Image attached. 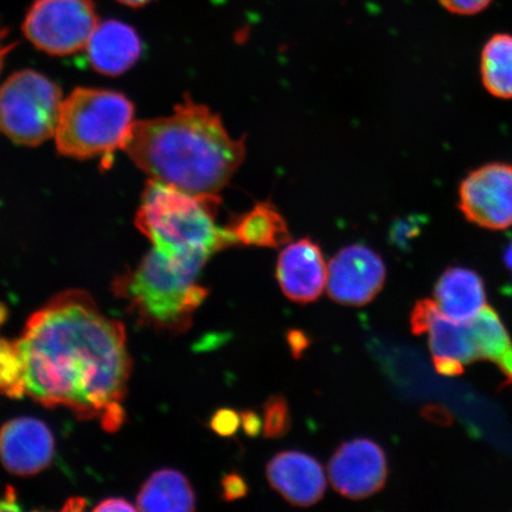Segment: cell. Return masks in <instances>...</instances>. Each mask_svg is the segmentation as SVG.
<instances>
[{
  "label": "cell",
  "mask_w": 512,
  "mask_h": 512,
  "mask_svg": "<svg viewBox=\"0 0 512 512\" xmlns=\"http://www.w3.org/2000/svg\"><path fill=\"white\" fill-rule=\"evenodd\" d=\"M241 426L248 437H258L262 428V422L258 413L254 411H243L240 414Z\"/></svg>",
  "instance_id": "4316f807"
},
{
  "label": "cell",
  "mask_w": 512,
  "mask_h": 512,
  "mask_svg": "<svg viewBox=\"0 0 512 512\" xmlns=\"http://www.w3.org/2000/svg\"><path fill=\"white\" fill-rule=\"evenodd\" d=\"M386 265L379 254L363 245L341 249L328 267L329 296L349 306L369 304L386 283Z\"/></svg>",
  "instance_id": "30bf717a"
},
{
  "label": "cell",
  "mask_w": 512,
  "mask_h": 512,
  "mask_svg": "<svg viewBox=\"0 0 512 512\" xmlns=\"http://www.w3.org/2000/svg\"><path fill=\"white\" fill-rule=\"evenodd\" d=\"M137 508L140 511H195V491L182 472L160 470L153 473L140 489Z\"/></svg>",
  "instance_id": "e0dca14e"
},
{
  "label": "cell",
  "mask_w": 512,
  "mask_h": 512,
  "mask_svg": "<svg viewBox=\"0 0 512 512\" xmlns=\"http://www.w3.org/2000/svg\"><path fill=\"white\" fill-rule=\"evenodd\" d=\"M458 208L466 221L498 232L512 227V164L491 162L465 176Z\"/></svg>",
  "instance_id": "ba28073f"
},
{
  "label": "cell",
  "mask_w": 512,
  "mask_h": 512,
  "mask_svg": "<svg viewBox=\"0 0 512 512\" xmlns=\"http://www.w3.org/2000/svg\"><path fill=\"white\" fill-rule=\"evenodd\" d=\"M479 73L486 92L497 99L512 100V35L496 34L486 41Z\"/></svg>",
  "instance_id": "ffe728a7"
},
{
  "label": "cell",
  "mask_w": 512,
  "mask_h": 512,
  "mask_svg": "<svg viewBox=\"0 0 512 512\" xmlns=\"http://www.w3.org/2000/svg\"><path fill=\"white\" fill-rule=\"evenodd\" d=\"M86 48L88 61L96 72L119 76L137 63L143 44L130 25L111 19L99 23Z\"/></svg>",
  "instance_id": "9a60e30c"
},
{
  "label": "cell",
  "mask_w": 512,
  "mask_h": 512,
  "mask_svg": "<svg viewBox=\"0 0 512 512\" xmlns=\"http://www.w3.org/2000/svg\"><path fill=\"white\" fill-rule=\"evenodd\" d=\"M286 341L292 352V356L296 360L303 357L304 352L310 347L312 339L305 334L304 331L298 329H290L286 332Z\"/></svg>",
  "instance_id": "484cf974"
},
{
  "label": "cell",
  "mask_w": 512,
  "mask_h": 512,
  "mask_svg": "<svg viewBox=\"0 0 512 512\" xmlns=\"http://www.w3.org/2000/svg\"><path fill=\"white\" fill-rule=\"evenodd\" d=\"M222 498L226 502L238 501L248 494V485L239 473L232 472L221 480Z\"/></svg>",
  "instance_id": "d4e9b609"
},
{
  "label": "cell",
  "mask_w": 512,
  "mask_h": 512,
  "mask_svg": "<svg viewBox=\"0 0 512 512\" xmlns=\"http://www.w3.org/2000/svg\"><path fill=\"white\" fill-rule=\"evenodd\" d=\"M411 329L414 335L428 334L434 367L441 375L458 376L479 358L469 324L448 318L431 299L415 304Z\"/></svg>",
  "instance_id": "9c48e42d"
},
{
  "label": "cell",
  "mask_w": 512,
  "mask_h": 512,
  "mask_svg": "<svg viewBox=\"0 0 512 512\" xmlns=\"http://www.w3.org/2000/svg\"><path fill=\"white\" fill-rule=\"evenodd\" d=\"M434 296L439 310L458 323H471L486 307L483 279L465 267L447 268L435 285Z\"/></svg>",
  "instance_id": "2e32d148"
},
{
  "label": "cell",
  "mask_w": 512,
  "mask_h": 512,
  "mask_svg": "<svg viewBox=\"0 0 512 512\" xmlns=\"http://www.w3.org/2000/svg\"><path fill=\"white\" fill-rule=\"evenodd\" d=\"M18 345L30 398L99 419L108 432L124 424L121 403L132 370L125 328L87 292L57 294L29 318Z\"/></svg>",
  "instance_id": "6da1fadb"
},
{
  "label": "cell",
  "mask_w": 512,
  "mask_h": 512,
  "mask_svg": "<svg viewBox=\"0 0 512 512\" xmlns=\"http://www.w3.org/2000/svg\"><path fill=\"white\" fill-rule=\"evenodd\" d=\"M62 104L56 83L22 70L0 87V131L18 145H40L55 136Z\"/></svg>",
  "instance_id": "8992f818"
},
{
  "label": "cell",
  "mask_w": 512,
  "mask_h": 512,
  "mask_svg": "<svg viewBox=\"0 0 512 512\" xmlns=\"http://www.w3.org/2000/svg\"><path fill=\"white\" fill-rule=\"evenodd\" d=\"M16 492L12 488L6 489L4 497L0 498V511L18 510Z\"/></svg>",
  "instance_id": "f546056e"
},
{
  "label": "cell",
  "mask_w": 512,
  "mask_h": 512,
  "mask_svg": "<svg viewBox=\"0 0 512 512\" xmlns=\"http://www.w3.org/2000/svg\"><path fill=\"white\" fill-rule=\"evenodd\" d=\"M240 425V415L229 408L219 409L210 420L211 430L221 437H233Z\"/></svg>",
  "instance_id": "603a6c76"
},
{
  "label": "cell",
  "mask_w": 512,
  "mask_h": 512,
  "mask_svg": "<svg viewBox=\"0 0 512 512\" xmlns=\"http://www.w3.org/2000/svg\"><path fill=\"white\" fill-rule=\"evenodd\" d=\"M241 245L278 248L291 241L290 230L279 211L270 203H260L227 227Z\"/></svg>",
  "instance_id": "ac0fdd59"
},
{
  "label": "cell",
  "mask_w": 512,
  "mask_h": 512,
  "mask_svg": "<svg viewBox=\"0 0 512 512\" xmlns=\"http://www.w3.org/2000/svg\"><path fill=\"white\" fill-rule=\"evenodd\" d=\"M217 209L219 196H194L150 179L136 226L165 255L209 260L214 253L238 245L228 228L217 226Z\"/></svg>",
  "instance_id": "3957f363"
},
{
  "label": "cell",
  "mask_w": 512,
  "mask_h": 512,
  "mask_svg": "<svg viewBox=\"0 0 512 512\" xmlns=\"http://www.w3.org/2000/svg\"><path fill=\"white\" fill-rule=\"evenodd\" d=\"M124 150L153 181L201 197L219 196L246 155L220 115L189 96L170 117L136 121Z\"/></svg>",
  "instance_id": "7a4b0ae2"
},
{
  "label": "cell",
  "mask_w": 512,
  "mask_h": 512,
  "mask_svg": "<svg viewBox=\"0 0 512 512\" xmlns=\"http://www.w3.org/2000/svg\"><path fill=\"white\" fill-rule=\"evenodd\" d=\"M277 279L285 296L298 304L315 302L328 281V266L322 249L311 239H302L281 251Z\"/></svg>",
  "instance_id": "4fadbf2b"
},
{
  "label": "cell",
  "mask_w": 512,
  "mask_h": 512,
  "mask_svg": "<svg viewBox=\"0 0 512 512\" xmlns=\"http://www.w3.org/2000/svg\"><path fill=\"white\" fill-rule=\"evenodd\" d=\"M504 261L507 266L512 268V242L509 248L507 249V252H505Z\"/></svg>",
  "instance_id": "1f68e13d"
},
{
  "label": "cell",
  "mask_w": 512,
  "mask_h": 512,
  "mask_svg": "<svg viewBox=\"0 0 512 512\" xmlns=\"http://www.w3.org/2000/svg\"><path fill=\"white\" fill-rule=\"evenodd\" d=\"M99 23L92 0H36L23 32L36 48L66 56L86 48Z\"/></svg>",
  "instance_id": "52a82bcc"
},
{
  "label": "cell",
  "mask_w": 512,
  "mask_h": 512,
  "mask_svg": "<svg viewBox=\"0 0 512 512\" xmlns=\"http://www.w3.org/2000/svg\"><path fill=\"white\" fill-rule=\"evenodd\" d=\"M134 106L125 95L105 89L76 88L63 100L55 139L61 155L104 157L124 150L132 131Z\"/></svg>",
  "instance_id": "5b68a950"
},
{
  "label": "cell",
  "mask_w": 512,
  "mask_h": 512,
  "mask_svg": "<svg viewBox=\"0 0 512 512\" xmlns=\"http://www.w3.org/2000/svg\"><path fill=\"white\" fill-rule=\"evenodd\" d=\"M443 8L459 16H473L489 8L494 0H438Z\"/></svg>",
  "instance_id": "cb8c5ba5"
},
{
  "label": "cell",
  "mask_w": 512,
  "mask_h": 512,
  "mask_svg": "<svg viewBox=\"0 0 512 512\" xmlns=\"http://www.w3.org/2000/svg\"><path fill=\"white\" fill-rule=\"evenodd\" d=\"M118 2L131 6V8H142V6L151 3L152 0H118Z\"/></svg>",
  "instance_id": "4dcf8cb0"
},
{
  "label": "cell",
  "mask_w": 512,
  "mask_h": 512,
  "mask_svg": "<svg viewBox=\"0 0 512 512\" xmlns=\"http://www.w3.org/2000/svg\"><path fill=\"white\" fill-rule=\"evenodd\" d=\"M138 508L123 498H110L102 501L94 511H136Z\"/></svg>",
  "instance_id": "83f0119b"
},
{
  "label": "cell",
  "mask_w": 512,
  "mask_h": 512,
  "mask_svg": "<svg viewBox=\"0 0 512 512\" xmlns=\"http://www.w3.org/2000/svg\"><path fill=\"white\" fill-rule=\"evenodd\" d=\"M329 478L339 495L363 499L377 494L388 478L383 448L370 439H352L337 448L329 463Z\"/></svg>",
  "instance_id": "8fae6325"
},
{
  "label": "cell",
  "mask_w": 512,
  "mask_h": 512,
  "mask_svg": "<svg viewBox=\"0 0 512 512\" xmlns=\"http://www.w3.org/2000/svg\"><path fill=\"white\" fill-rule=\"evenodd\" d=\"M54 452V435L40 420L17 418L0 428V460L14 475H37L49 466Z\"/></svg>",
  "instance_id": "7c38bea8"
},
{
  "label": "cell",
  "mask_w": 512,
  "mask_h": 512,
  "mask_svg": "<svg viewBox=\"0 0 512 512\" xmlns=\"http://www.w3.org/2000/svg\"><path fill=\"white\" fill-rule=\"evenodd\" d=\"M292 425L290 407L284 396L274 395L264 405V435L267 439H280Z\"/></svg>",
  "instance_id": "7402d4cb"
},
{
  "label": "cell",
  "mask_w": 512,
  "mask_h": 512,
  "mask_svg": "<svg viewBox=\"0 0 512 512\" xmlns=\"http://www.w3.org/2000/svg\"><path fill=\"white\" fill-rule=\"evenodd\" d=\"M469 328L478 357L495 363L512 382V341L497 313L486 306Z\"/></svg>",
  "instance_id": "d6986e66"
},
{
  "label": "cell",
  "mask_w": 512,
  "mask_h": 512,
  "mask_svg": "<svg viewBox=\"0 0 512 512\" xmlns=\"http://www.w3.org/2000/svg\"><path fill=\"white\" fill-rule=\"evenodd\" d=\"M274 491L296 507H311L324 497L326 478L316 458L298 451L275 454L266 467Z\"/></svg>",
  "instance_id": "5bb4252c"
},
{
  "label": "cell",
  "mask_w": 512,
  "mask_h": 512,
  "mask_svg": "<svg viewBox=\"0 0 512 512\" xmlns=\"http://www.w3.org/2000/svg\"><path fill=\"white\" fill-rule=\"evenodd\" d=\"M207 261L176 258L153 247L136 270L115 281V292L143 325L181 334L189 330L192 316L208 297V288L196 284Z\"/></svg>",
  "instance_id": "277c9868"
},
{
  "label": "cell",
  "mask_w": 512,
  "mask_h": 512,
  "mask_svg": "<svg viewBox=\"0 0 512 512\" xmlns=\"http://www.w3.org/2000/svg\"><path fill=\"white\" fill-rule=\"evenodd\" d=\"M25 393L24 362L18 341L0 338V394L19 399Z\"/></svg>",
  "instance_id": "44dd1931"
},
{
  "label": "cell",
  "mask_w": 512,
  "mask_h": 512,
  "mask_svg": "<svg viewBox=\"0 0 512 512\" xmlns=\"http://www.w3.org/2000/svg\"><path fill=\"white\" fill-rule=\"evenodd\" d=\"M8 37V28L3 27L2 22H0V72H2L6 55H8L10 51L16 46V43H11L8 41Z\"/></svg>",
  "instance_id": "f1b7e54d"
}]
</instances>
